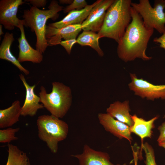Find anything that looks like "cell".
<instances>
[{
  "label": "cell",
  "mask_w": 165,
  "mask_h": 165,
  "mask_svg": "<svg viewBox=\"0 0 165 165\" xmlns=\"http://www.w3.org/2000/svg\"><path fill=\"white\" fill-rule=\"evenodd\" d=\"M131 16V22L118 43V56L125 62L138 58L143 61L149 60L152 57L147 56L145 51L154 29L145 26L141 17L132 7Z\"/></svg>",
  "instance_id": "6da1fadb"
},
{
  "label": "cell",
  "mask_w": 165,
  "mask_h": 165,
  "mask_svg": "<svg viewBox=\"0 0 165 165\" xmlns=\"http://www.w3.org/2000/svg\"><path fill=\"white\" fill-rule=\"evenodd\" d=\"M48 8V10H43L32 6L24 10L22 16L23 25L36 35V49L42 54L49 46L46 37V22L49 19L56 20L59 16L58 12L63 10V7L55 0L51 1Z\"/></svg>",
  "instance_id": "7a4b0ae2"
},
{
  "label": "cell",
  "mask_w": 165,
  "mask_h": 165,
  "mask_svg": "<svg viewBox=\"0 0 165 165\" xmlns=\"http://www.w3.org/2000/svg\"><path fill=\"white\" fill-rule=\"evenodd\" d=\"M131 0H115L108 9L98 32L100 38L107 37L118 43L123 36L131 19Z\"/></svg>",
  "instance_id": "3957f363"
},
{
  "label": "cell",
  "mask_w": 165,
  "mask_h": 165,
  "mask_svg": "<svg viewBox=\"0 0 165 165\" xmlns=\"http://www.w3.org/2000/svg\"><path fill=\"white\" fill-rule=\"evenodd\" d=\"M51 92L47 93L45 87L41 86L39 95L40 102L51 114L59 118H63L69 110L72 101L70 88L62 82L52 83Z\"/></svg>",
  "instance_id": "277c9868"
},
{
  "label": "cell",
  "mask_w": 165,
  "mask_h": 165,
  "mask_svg": "<svg viewBox=\"0 0 165 165\" xmlns=\"http://www.w3.org/2000/svg\"><path fill=\"white\" fill-rule=\"evenodd\" d=\"M37 125L39 138L46 142L51 152L56 153L59 142L65 139L67 136L68 124L51 115H43L38 118Z\"/></svg>",
  "instance_id": "5b68a950"
},
{
  "label": "cell",
  "mask_w": 165,
  "mask_h": 165,
  "mask_svg": "<svg viewBox=\"0 0 165 165\" xmlns=\"http://www.w3.org/2000/svg\"><path fill=\"white\" fill-rule=\"evenodd\" d=\"M131 6L141 17L146 27L155 29L161 34L165 32V0H155L153 7L148 0L132 2Z\"/></svg>",
  "instance_id": "8992f818"
},
{
  "label": "cell",
  "mask_w": 165,
  "mask_h": 165,
  "mask_svg": "<svg viewBox=\"0 0 165 165\" xmlns=\"http://www.w3.org/2000/svg\"><path fill=\"white\" fill-rule=\"evenodd\" d=\"M130 76L131 82L128 87L135 95L151 101L165 99V85L153 84L142 78H138L135 74L130 73Z\"/></svg>",
  "instance_id": "52a82bcc"
},
{
  "label": "cell",
  "mask_w": 165,
  "mask_h": 165,
  "mask_svg": "<svg viewBox=\"0 0 165 165\" xmlns=\"http://www.w3.org/2000/svg\"><path fill=\"white\" fill-rule=\"evenodd\" d=\"M24 3L22 0L0 1V24L5 29L11 31L18 28L21 20L17 17L18 8Z\"/></svg>",
  "instance_id": "ba28073f"
},
{
  "label": "cell",
  "mask_w": 165,
  "mask_h": 165,
  "mask_svg": "<svg viewBox=\"0 0 165 165\" xmlns=\"http://www.w3.org/2000/svg\"><path fill=\"white\" fill-rule=\"evenodd\" d=\"M115 0H100L92 9L86 19L82 24V28L84 31L98 32L102 25L106 11Z\"/></svg>",
  "instance_id": "9c48e42d"
},
{
  "label": "cell",
  "mask_w": 165,
  "mask_h": 165,
  "mask_svg": "<svg viewBox=\"0 0 165 165\" xmlns=\"http://www.w3.org/2000/svg\"><path fill=\"white\" fill-rule=\"evenodd\" d=\"M98 118L100 123L105 130L119 139L125 138L130 143L133 138L130 127L116 119L108 113H99Z\"/></svg>",
  "instance_id": "30bf717a"
},
{
  "label": "cell",
  "mask_w": 165,
  "mask_h": 165,
  "mask_svg": "<svg viewBox=\"0 0 165 165\" xmlns=\"http://www.w3.org/2000/svg\"><path fill=\"white\" fill-rule=\"evenodd\" d=\"M82 29V24L68 25L61 28H57L46 26V37L49 46L59 45L62 41L71 39H76Z\"/></svg>",
  "instance_id": "8fae6325"
},
{
  "label": "cell",
  "mask_w": 165,
  "mask_h": 165,
  "mask_svg": "<svg viewBox=\"0 0 165 165\" xmlns=\"http://www.w3.org/2000/svg\"><path fill=\"white\" fill-rule=\"evenodd\" d=\"M20 31V37L18 38L19 53L17 58L20 63L25 61L33 63H40L43 60L42 54L36 49L32 47L28 42L25 35L24 25L22 20L18 27Z\"/></svg>",
  "instance_id": "7c38bea8"
},
{
  "label": "cell",
  "mask_w": 165,
  "mask_h": 165,
  "mask_svg": "<svg viewBox=\"0 0 165 165\" xmlns=\"http://www.w3.org/2000/svg\"><path fill=\"white\" fill-rule=\"evenodd\" d=\"M26 90V96L24 103L21 108V116L33 117L35 115L38 110L43 109L42 104H39L40 98L35 94L34 89L35 85L30 86L27 82L24 75L22 74L19 75Z\"/></svg>",
  "instance_id": "4fadbf2b"
},
{
  "label": "cell",
  "mask_w": 165,
  "mask_h": 165,
  "mask_svg": "<svg viewBox=\"0 0 165 165\" xmlns=\"http://www.w3.org/2000/svg\"><path fill=\"white\" fill-rule=\"evenodd\" d=\"M72 156L78 159L79 165H126L113 164L110 161L108 153L96 151L87 144L84 145L82 153Z\"/></svg>",
  "instance_id": "5bb4252c"
},
{
  "label": "cell",
  "mask_w": 165,
  "mask_h": 165,
  "mask_svg": "<svg viewBox=\"0 0 165 165\" xmlns=\"http://www.w3.org/2000/svg\"><path fill=\"white\" fill-rule=\"evenodd\" d=\"M100 1L97 0L91 5H88L80 10H74L69 12L62 20L50 23L48 25L57 28H61L68 25L82 24L86 19L92 8Z\"/></svg>",
  "instance_id": "9a60e30c"
},
{
  "label": "cell",
  "mask_w": 165,
  "mask_h": 165,
  "mask_svg": "<svg viewBox=\"0 0 165 165\" xmlns=\"http://www.w3.org/2000/svg\"><path fill=\"white\" fill-rule=\"evenodd\" d=\"M130 111L129 102L128 100L123 102L119 101L114 102L110 105L106 110L107 113L130 127L134 123L131 115L130 114Z\"/></svg>",
  "instance_id": "2e32d148"
},
{
  "label": "cell",
  "mask_w": 165,
  "mask_h": 165,
  "mask_svg": "<svg viewBox=\"0 0 165 165\" xmlns=\"http://www.w3.org/2000/svg\"><path fill=\"white\" fill-rule=\"evenodd\" d=\"M14 40L13 33L9 32L5 33L0 46V59L11 62L20 71L28 75L29 71L21 64L10 51V47Z\"/></svg>",
  "instance_id": "e0dca14e"
},
{
  "label": "cell",
  "mask_w": 165,
  "mask_h": 165,
  "mask_svg": "<svg viewBox=\"0 0 165 165\" xmlns=\"http://www.w3.org/2000/svg\"><path fill=\"white\" fill-rule=\"evenodd\" d=\"M158 117L156 116L149 120L146 121L138 117L135 114L131 116L134 123L130 127L131 133L139 136L142 141L145 138H151L152 134V129L155 127L154 122Z\"/></svg>",
  "instance_id": "ac0fdd59"
},
{
  "label": "cell",
  "mask_w": 165,
  "mask_h": 165,
  "mask_svg": "<svg viewBox=\"0 0 165 165\" xmlns=\"http://www.w3.org/2000/svg\"><path fill=\"white\" fill-rule=\"evenodd\" d=\"M21 108L19 100L14 101L8 108L0 110V128L9 127L19 121Z\"/></svg>",
  "instance_id": "d6986e66"
},
{
  "label": "cell",
  "mask_w": 165,
  "mask_h": 165,
  "mask_svg": "<svg viewBox=\"0 0 165 165\" xmlns=\"http://www.w3.org/2000/svg\"><path fill=\"white\" fill-rule=\"evenodd\" d=\"M100 38L98 33L91 31H84L78 37L77 43L81 46H89L93 49L100 57L104 53L100 48L99 42Z\"/></svg>",
  "instance_id": "ffe728a7"
},
{
  "label": "cell",
  "mask_w": 165,
  "mask_h": 165,
  "mask_svg": "<svg viewBox=\"0 0 165 165\" xmlns=\"http://www.w3.org/2000/svg\"><path fill=\"white\" fill-rule=\"evenodd\" d=\"M8 156L6 165H30L26 154L16 146L8 143Z\"/></svg>",
  "instance_id": "44dd1931"
},
{
  "label": "cell",
  "mask_w": 165,
  "mask_h": 165,
  "mask_svg": "<svg viewBox=\"0 0 165 165\" xmlns=\"http://www.w3.org/2000/svg\"><path fill=\"white\" fill-rule=\"evenodd\" d=\"M19 127L13 128L10 127L0 130V142L9 143L11 141L18 139L15 136L16 133L20 130Z\"/></svg>",
  "instance_id": "7402d4cb"
},
{
  "label": "cell",
  "mask_w": 165,
  "mask_h": 165,
  "mask_svg": "<svg viewBox=\"0 0 165 165\" xmlns=\"http://www.w3.org/2000/svg\"><path fill=\"white\" fill-rule=\"evenodd\" d=\"M141 148L145 153V160L144 162L146 165H157L155 161V153L152 146L146 142L142 143Z\"/></svg>",
  "instance_id": "603a6c76"
},
{
  "label": "cell",
  "mask_w": 165,
  "mask_h": 165,
  "mask_svg": "<svg viewBox=\"0 0 165 165\" xmlns=\"http://www.w3.org/2000/svg\"><path fill=\"white\" fill-rule=\"evenodd\" d=\"M88 5L85 0H74L71 4L63 9L64 13L69 12L73 10L81 9Z\"/></svg>",
  "instance_id": "cb8c5ba5"
},
{
  "label": "cell",
  "mask_w": 165,
  "mask_h": 165,
  "mask_svg": "<svg viewBox=\"0 0 165 165\" xmlns=\"http://www.w3.org/2000/svg\"><path fill=\"white\" fill-rule=\"evenodd\" d=\"M77 43L76 39H71L62 41L59 45H61L65 49L67 53L70 54L73 45Z\"/></svg>",
  "instance_id": "d4e9b609"
},
{
  "label": "cell",
  "mask_w": 165,
  "mask_h": 165,
  "mask_svg": "<svg viewBox=\"0 0 165 165\" xmlns=\"http://www.w3.org/2000/svg\"><path fill=\"white\" fill-rule=\"evenodd\" d=\"M24 2H29L32 6L38 8L45 7L47 2L46 0H25Z\"/></svg>",
  "instance_id": "484cf974"
},
{
  "label": "cell",
  "mask_w": 165,
  "mask_h": 165,
  "mask_svg": "<svg viewBox=\"0 0 165 165\" xmlns=\"http://www.w3.org/2000/svg\"><path fill=\"white\" fill-rule=\"evenodd\" d=\"M158 129L160 131V134L157 139L158 143L165 141V122L159 126Z\"/></svg>",
  "instance_id": "4316f807"
},
{
  "label": "cell",
  "mask_w": 165,
  "mask_h": 165,
  "mask_svg": "<svg viewBox=\"0 0 165 165\" xmlns=\"http://www.w3.org/2000/svg\"><path fill=\"white\" fill-rule=\"evenodd\" d=\"M133 151V155L134 162V165H138V161L139 156V147L137 144H135L133 146H131Z\"/></svg>",
  "instance_id": "83f0119b"
},
{
  "label": "cell",
  "mask_w": 165,
  "mask_h": 165,
  "mask_svg": "<svg viewBox=\"0 0 165 165\" xmlns=\"http://www.w3.org/2000/svg\"><path fill=\"white\" fill-rule=\"evenodd\" d=\"M153 41L155 42L159 43L160 47L165 49V32L161 36L155 38Z\"/></svg>",
  "instance_id": "f1b7e54d"
},
{
  "label": "cell",
  "mask_w": 165,
  "mask_h": 165,
  "mask_svg": "<svg viewBox=\"0 0 165 165\" xmlns=\"http://www.w3.org/2000/svg\"><path fill=\"white\" fill-rule=\"evenodd\" d=\"M59 2L61 4L70 5L73 2V0H59Z\"/></svg>",
  "instance_id": "f546056e"
},
{
  "label": "cell",
  "mask_w": 165,
  "mask_h": 165,
  "mask_svg": "<svg viewBox=\"0 0 165 165\" xmlns=\"http://www.w3.org/2000/svg\"><path fill=\"white\" fill-rule=\"evenodd\" d=\"M159 145L165 148V141L158 143Z\"/></svg>",
  "instance_id": "4dcf8cb0"
},
{
  "label": "cell",
  "mask_w": 165,
  "mask_h": 165,
  "mask_svg": "<svg viewBox=\"0 0 165 165\" xmlns=\"http://www.w3.org/2000/svg\"><path fill=\"white\" fill-rule=\"evenodd\" d=\"M2 24L0 25V35H1L4 34V33L2 31Z\"/></svg>",
  "instance_id": "1f68e13d"
},
{
  "label": "cell",
  "mask_w": 165,
  "mask_h": 165,
  "mask_svg": "<svg viewBox=\"0 0 165 165\" xmlns=\"http://www.w3.org/2000/svg\"><path fill=\"white\" fill-rule=\"evenodd\" d=\"M164 118H165V115H164Z\"/></svg>",
  "instance_id": "d6a6232c"
}]
</instances>
